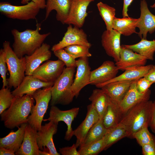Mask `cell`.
I'll return each mask as SVG.
<instances>
[{"label":"cell","mask_w":155,"mask_h":155,"mask_svg":"<svg viewBox=\"0 0 155 155\" xmlns=\"http://www.w3.org/2000/svg\"><path fill=\"white\" fill-rule=\"evenodd\" d=\"M153 102L141 101L135 105L122 116L119 123L127 130L129 137L141 129L149 126L154 117Z\"/></svg>","instance_id":"1"},{"label":"cell","mask_w":155,"mask_h":155,"mask_svg":"<svg viewBox=\"0 0 155 155\" xmlns=\"http://www.w3.org/2000/svg\"><path fill=\"white\" fill-rule=\"evenodd\" d=\"M41 25L40 24L37 23L35 30L28 29L20 32L14 29L11 30L14 40L12 44L13 50L19 58L32 54L41 46L50 35V32L43 34L40 33Z\"/></svg>","instance_id":"2"},{"label":"cell","mask_w":155,"mask_h":155,"mask_svg":"<svg viewBox=\"0 0 155 155\" xmlns=\"http://www.w3.org/2000/svg\"><path fill=\"white\" fill-rule=\"evenodd\" d=\"M35 102L32 95L25 94L15 97L10 107L1 115V120L7 128L13 129L28 123V117Z\"/></svg>","instance_id":"3"},{"label":"cell","mask_w":155,"mask_h":155,"mask_svg":"<svg viewBox=\"0 0 155 155\" xmlns=\"http://www.w3.org/2000/svg\"><path fill=\"white\" fill-rule=\"evenodd\" d=\"M75 67H65L61 74L52 87L51 105H67L74 96L71 90Z\"/></svg>","instance_id":"4"},{"label":"cell","mask_w":155,"mask_h":155,"mask_svg":"<svg viewBox=\"0 0 155 155\" xmlns=\"http://www.w3.org/2000/svg\"><path fill=\"white\" fill-rule=\"evenodd\" d=\"M3 49L5 53V59L7 69L9 73L7 79L8 86L15 89L21 83L25 77L26 64L25 57L19 58L10 45L9 42L3 43Z\"/></svg>","instance_id":"5"},{"label":"cell","mask_w":155,"mask_h":155,"mask_svg":"<svg viewBox=\"0 0 155 155\" xmlns=\"http://www.w3.org/2000/svg\"><path fill=\"white\" fill-rule=\"evenodd\" d=\"M52 86L40 89L32 95L36 103L28 117V123L37 131L41 129L44 115L51 99Z\"/></svg>","instance_id":"6"},{"label":"cell","mask_w":155,"mask_h":155,"mask_svg":"<svg viewBox=\"0 0 155 155\" xmlns=\"http://www.w3.org/2000/svg\"><path fill=\"white\" fill-rule=\"evenodd\" d=\"M40 9L32 1L23 5H12L7 2L0 3V11L6 17L12 19L27 20L35 19Z\"/></svg>","instance_id":"7"},{"label":"cell","mask_w":155,"mask_h":155,"mask_svg":"<svg viewBox=\"0 0 155 155\" xmlns=\"http://www.w3.org/2000/svg\"><path fill=\"white\" fill-rule=\"evenodd\" d=\"M65 65V63L59 59L47 60L36 68L32 75L42 81L54 83L61 74Z\"/></svg>","instance_id":"8"},{"label":"cell","mask_w":155,"mask_h":155,"mask_svg":"<svg viewBox=\"0 0 155 155\" xmlns=\"http://www.w3.org/2000/svg\"><path fill=\"white\" fill-rule=\"evenodd\" d=\"M80 108L79 107L72 108L69 110L63 111L55 105L52 106L48 118L43 120L44 121H52L57 124L61 121L67 125V129L64 138L67 141L70 140L73 135V130L71 127L72 122L77 116Z\"/></svg>","instance_id":"9"},{"label":"cell","mask_w":155,"mask_h":155,"mask_svg":"<svg viewBox=\"0 0 155 155\" xmlns=\"http://www.w3.org/2000/svg\"><path fill=\"white\" fill-rule=\"evenodd\" d=\"M80 45L90 48L91 44L88 41L86 34L80 28L69 25L62 40L53 46L51 50L53 52L57 50L64 49L71 45Z\"/></svg>","instance_id":"10"},{"label":"cell","mask_w":155,"mask_h":155,"mask_svg":"<svg viewBox=\"0 0 155 155\" xmlns=\"http://www.w3.org/2000/svg\"><path fill=\"white\" fill-rule=\"evenodd\" d=\"M70 4L67 17L64 24H73L79 28L83 25L87 16L88 7L94 0H70Z\"/></svg>","instance_id":"11"},{"label":"cell","mask_w":155,"mask_h":155,"mask_svg":"<svg viewBox=\"0 0 155 155\" xmlns=\"http://www.w3.org/2000/svg\"><path fill=\"white\" fill-rule=\"evenodd\" d=\"M76 72L71 90L74 97H77L81 90L89 84L91 71L88 57L80 58L76 60Z\"/></svg>","instance_id":"12"},{"label":"cell","mask_w":155,"mask_h":155,"mask_svg":"<svg viewBox=\"0 0 155 155\" xmlns=\"http://www.w3.org/2000/svg\"><path fill=\"white\" fill-rule=\"evenodd\" d=\"M57 124L49 121L42 125L40 130L37 131V143L39 150H43L46 148L51 155H60L55 148L53 140V135L57 130Z\"/></svg>","instance_id":"13"},{"label":"cell","mask_w":155,"mask_h":155,"mask_svg":"<svg viewBox=\"0 0 155 155\" xmlns=\"http://www.w3.org/2000/svg\"><path fill=\"white\" fill-rule=\"evenodd\" d=\"M147 59L131 49L121 46L120 57L115 64L119 70H126L144 66Z\"/></svg>","instance_id":"14"},{"label":"cell","mask_w":155,"mask_h":155,"mask_svg":"<svg viewBox=\"0 0 155 155\" xmlns=\"http://www.w3.org/2000/svg\"><path fill=\"white\" fill-rule=\"evenodd\" d=\"M119 70L113 61H104L98 68L91 71L89 84H100L112 79L116 76Z\"/></svg>","instance_id":"15"},{"label":"cell","mask_w":155,"mask_h":155,"mask_svg":"<svg viewBox=\"0 0 155 155\" xmlns=\"http://www.w3.org/2000/svg\"><path fill=\"white\" fill-rule=\"evenodd\" d=\"M140 10V16L137 24L139 29L137 34L141 39H146L148 32L152 34L155 31V15L149 10L145 0H141Z\"/></svg>","instance_id":"16"},{"label":"cell","mask_w":155,"mask_h":155,"mask_svg":"<svg viewBox=\"0 0 155 155\" xmlns=\"http://www.w3.org/2000/svg\"><path fill=\"white\" fill-rule=\"evenodd\" d=\"M121 34L113 29L104 31L102 36V46L106 54L113 58L115 62L118 61L121 49Z\"/></svg>","instance_id":"17"},{"label":"cell","mask_w":155,"mask_h":155,"mask_svg":"<svg viewBox=\"0 0 155 155\" xmlns=\"http://www.w3.org/2000/svg\"><path fill=\"white\" fill-rule=\"evenodd\" d=\"M87 110L85 119L73 130V135L76 138L75 144L77 148L81 145L90 130L99 119L98 113L91 104L87 106Z\"/></svg>","instance_id":"18"},{"label":"cell","mask_w":155,"mask_h":155,"mask_svg":"<svg viewBox=\"0 0 155 155\" xmlns=\"http://www.w3.org/2000/svg\"><path fill=\"white\" fill-rule=\"evenodd\" d=\"M50 45L43 43L41 46L30 55H25V75H32L34 71L44 61L48 60L51 56Z\"/></svg>","instance_id":"19"},{"label":"cell","mask_w":155,"mask_h":155,"mask_svg":"<svg viewBox=\"0 0 155 155\" xmlns=\"http://www.w3.org/2000/svg\"><path fill=\"white\" fill-rule=\"evenodd\" d=\"M137 80L131 84L124 97L119 103L120 110L123 115L137 103L143 101L149 100L151 94V90L149 89L144 93L139 92L137 88Z\"/></svg>","instance_id":"20"},{"label":"cell","mask_w":155,"mask_h":155,"mask_svg":"<svg viewBox=\"0 0 155 155\" xmlns=\"http://www.w3.org/2000/svg\"><path fill=\"white\" fill-rule=\"evenodd\" d=\"M54 84L42 81L33 75H27L20 84L12 92V93L15 97L25 94L32 95L37 90L41 88L52 86Z\"/></svg>","instance_id":"21"},{"label":"cell","mask_w":155,"mask_h":155,"mask_svg":"<svg viewBox=\"0 0 155 155\" xmlns=\"http://www.w3.org/2000/svg\"><path fill=\"white\" fill-rule=\"evenodd\" d=\"M37 131L28 123L24 138L17 155H40L37 143Z\"/></svg>","instance_id":"22"},{"label":"cell","mask_w":155,"mask_h":155,"mask_svg":"<svg viewBox=\"0 0 155 155\" xmlns=\"http://www.w3.org/2000/svg\"><path fill=\"white\" fill-rule=\"evenodd\" d=\"M28 123H24L18 127V130H11L5 137L0 138V147L17 152L22 144L24 136L26 127Z\"/></svg>","instance_id":"23"},{"label":"cell","mask_w":155,"mask_h":155,"mask_svg":"<svg viewBox=\"0 0 155 155\" xmlns=\"http://www.w3.org/2000/svg\"><path fill=\"white\" fill-rule=\"evenodd\" d=\"M135 81L111 82L100 88L106 93L110 99L119 103L124 97L131 84Z\"/></svg>","instance_id":"24"},{"label":"cell","mask_w":155,"mask_h":155,"mask_svg":"<svg viewBox=\"0 0 155 155\" xmlns=\"http://www.w3.org/2000/svg\"><path fill=\"white\" fill-rule=\"evenodd\" d=\"M70 4V0H46L44 20L47 19L51 11L55 10L57 13V20L64 24L68 14Z\"/></svg>","instance_id":"25"},{"label":"cell","mask_w":155,"mask_h":155,"mask_svg":"<svg viewBox=\"0 0 155 155\" xmlns=\"http://www.w3.org/2000/svg\"><path fill=\"white\" fill-rule=\"evenodd\" d=\"M152 65H149L126 70L123 73L112 79L95 86L98 88H101L104 85L111 82L137 80L145 76Z\"/></svg>","instance_id":"26"},{"label":"cell","mask_w":155,"mask_h":155,"mask_svg":"<svg viewBox=\"0 0 155 155\" xmlns=\"http://www.w3.org/2000/svg\"><path fill=\"white\" fill-rule=\"evenodd\" d=\"M123 115L119 103L109 98V103L102 119L105 128L108 129L117 126Z\"/></svg>","instance_id":"27"},{"label":"cell","mask_w":155,"mask_h":155,"mask_svg":"<svg viewBox=\"0 0 155 155\" xmlns=\"http://www.w3.org/2000/svg\"><path fill=\"white\" fill-rule=\"evenodd\" d=\"M89 100L98 113L99 119H102L109 100L107 95L101 88L95 89L93 90Z\"/></svg>","instance_id":"28"},{"label":"cell","mask_w":155,"mask_h":155,"mask_svg":"<svg viewBox=\"0 0 155 155\" xmlns=\"http://www.w3.org/2000/svg\"><path fill=\"white\" fill-rule=\"evenodd\" d=\"M139 18L125 17L117 18L115 17L113 24V29L124 36H128L136 32V28Z\"/></svg>","instance_id":"29"},{"label":"cell","mask_w":155,"mask_h":155,"mask_svg":"<svg viewBox=\"0 0 155 155\" xmlns=\"http://www.w3.org/2000/svg\"><path fill=\"white\" fill-rule=\"evenodd\" d=\"M126 48L131 49L145 57L147 60H153L155 52V40L150 41L142 39L138 43L132 45H125Z\"/></svg>","instance_id":"30"},{"label":"cell","mask_w":155,"mask_h":155,"mask_svg":"<svg viewBox=\"0 0 155 155\" xmlns=\"http://www.w3.org/2000/svg\"><path fill=\"white\" fill-rule=\"evenodd\" d=\"M126 137H129L127 130L123 125L119 123L115 127L107 129L104 136V150L119 140Z\"/></svg>","instance_id":"31"},{"label":"cell","mask_w":155,"mask_h":155,"mask_svg":"<svg viewBox=\"0 0 155 155\" xmlns=\"http://www.w3.org/2000/svg\"><path fill=\"white\" fill-rule=\"evenodd\" d=\"M107 131V129L104 125L103 120L99 119L90 130L80 147L100 140L104 136Z\"/></svg>","instance_id":"32"},{"label":"cell","mask_w":155,"mask_h":155,"mask_svg":"<svg viewBox=\"0 0 155 155\" xmlns=\"http://www.w3.org/2000/svg\"><path fill=\"white\" fill-rule=\"evenodd\" d=\"M97 6L100 14L104 22L106 30L113 29V22L115 17V8L102 2L98 3Z\"/></svg>","instance_id":"33"},{"label":"cell","mask_w":155,"mask_h":155,"mask_svg":"<svg viewBox=\"0 0 155 155\" xmlns=\"http://www.w3.org/2000/svg\"><path fill=\"white\" fill-rule=\"evenodd\" d=\"M105 136V135H104ZM104 136L100 140L87 145L80 147V155H96L104 150Z\"/></svg>","instance_id":"34"},{"label":"cell","mask_w":155,"mask_h":155,"mask_svg":"<svg viewBox=\"0 0 155 155\" xmlns=\"http://www.w3.org/2000/svg\"><path fill=\"white\" fill-rule=\"evenodd\" d=\"M132 137L135 139L141 146L147 144L155 146V137L149 132L147 127H144L136 132Z\"/></svg>","instance_id":"35"},{"label":"cell","mask_w":155,"mask_h":155,"mask_svg":"<svg viewBox=\"0 0 155 155\" xmlns=\"http://www.w3.org/2000/svg\"><path fill=\"white\" fill-rule=\"evenodd\" d=\"M90 48L80 45H73L67 46L64 49L74 59L83 57H89L92 54L89 51Z\"/></svg>","instance_id":"36"},{"label":"cell","mask_w":155,"mask_h":155,"mask_svg":"<svg viewBox=\"0 0 155 155\" xmlns=\"http://www.w3.org/2000/svg\"><path fill=\"white\" fill-rule=\"evenodd\" d=\"M9 88H2L0 90V115L10 107L14 98Z\"/></svg>","instance_id":"37"},{"label":"cell","mask_w":155,"mask_h":155,"mask_svg":"<svg viewBox=\"0 0 155 155\" xmlns=\"http://www.w3.org/2000/svg\"><path fill=\"white\" fill-rule=\"evenodd\" d=\"M54 55L58 59L63 61L66 67H77L76 60L69 54L64 49H60L53 51Z\"/></svg>","instance_id":"38"},{"label":"cell","mask_w":155,"mask_h":155,"mask_svg":"<svg viewBox=\"0 0 155 155\" xmlns=\"http://www.w3.org/2000/svg\"><path fill=\"white\" fill-rule=\"evenodd\" d=\"M7 67L5 59V52L3 49L0 50V73L3 79V87L8 86L6 74L7 70Z\"/></svg>","instance_id":"39"},{"label":"cell","mask_w":155,"mask_h":155,"mask_svg":"<svg viewBox=\"0 0 155 155\" xmlns=\"http://www.w3.org/2000/svg\"><path fill=\"white\" fill-rule=\"evenodd\" d=\"M153 83L144 77L138 79L136 82L137 89L139 92L144 93L147 92Z\"/></svg>","instance_id":"40"},{"label":"cell","mask_w":155,"mask_h":155,"mask_svg":"<svg viewBox=\"0 0 155 155\" xmlns=\"http://www.w3.org/2000/svg\"><path fill=\"white\" fill-rule=\"evenodd\" d=\"M77 148L75 144H73L71 146L60 148L59 151L63 155H80Z\"/></svg>","instance_id":"41"},{"label":"cell","mask_w":155,"mask_h":155,"mask_svg":"<svg viewBox=\"0 0 155 155\" xmlns=\"http://www.w3.org/2000/svg\"><path fill=\"white\" fill-rule=\"evenodd\" d=\"M142 154L144 155H155V146L150 144L141 146Z\"/></svg>","instance_id":"42"},{"label":"cell","mask_w":155,"mask_h":155,"mask_svg":"<svg viewBox=\"0 0 155 155\" xmlns=\"http://www.w3.org/2000/svg\"><path fill=\"white\" fill-rule=\"evenodd\" d=\"M144 77L153 83H155V65H152Z\"/></svg>","instance_id":"43"},{"label":"cell","mask_w":155,"mask_h":155,"mask_svg":"<svg viewBox=\"0 0 155 155\" xmlns=\"http://www.w3.org/2000/svg\"><path fill=\"white\" fill-rule=\"evenodd\" d=\"M31 1L35 3L40 9L45 8L46 0H21V3L23 4H26Z\"/></svg>","instance_id":"44"},{"label":"cell","mask_w":155,"mask_h":155,"mask_svg":"<svg viewBox=\"0 0 155 155\" xmlns=\"http://www.w3.org/2000/svg\"><path fill=\"white\" fill-rule=\"evenodd\" d=\"M133 0H123L122 16L123 17H129L127 13L128 8Z\"/></svg>","instance_id":"45"},{"label":"cell","mask_w":155,"mask_h":155,"mask_svg":"<svg viewBox=\"0 0 155 155\" xmlns=\"http://www.w3.org/2000/svg\"><path fill=\"white\" fill-rule=\"evenodd\" d=\"M0 155H14L15 152L10 149L2 147H0Z\"/></svg>","instance_id":"46"},{"label":"cell","mask_w":155,"mask_h":155,"mask_svg":"<svg viewBox=\"0 0 155 155\" xmlns=\"http://www.w3.org/2000/svg\"><path fill=\"white\" fill-rule=\"evenodd\" d=\"M151 130L155 134V116H154L149 125Z\"/></svg>","instance_id":"47"},{"label":"cell","mask_w":155,"mask_h":155,"mask_svg":"<svg viewBox=\"0 0 155 155\" xmlns=\"http://www.w3.org/2000/svg\"><path fill=\"white\" fill-rule=\"evenodd\" d=\"M154 105V115L155 116V100L153 102Z\"/></svg>","instance_id":"48"},{"label":"cell","mask_w":155,"mask_h":155,"mask_svg":"<svg viewBox=\"0 0 155 155\" xmlns=\"http://www.w3.org/2000/svg\"><path fill=\"white\" fill-rule=\"evenodd\" d=\"M150 7H151L154 8L155 9V2L153 5H151Z\"/></svg>","instance_id":"49"}]
</instances>
